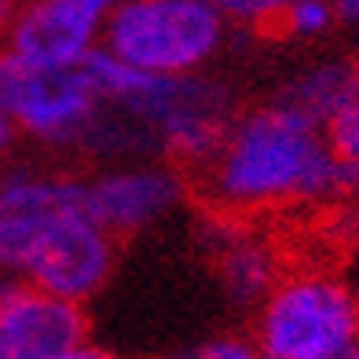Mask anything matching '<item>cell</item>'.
Segmentation results:
<instances>
[{
	"label": "cell",
	"mask_w": 359,
	"mask_h": 359,
	"mask_svg": "<svg viewBox=\"0 0 359 359\" xmlns=\"http://www.w3.org/2000/svg\"><path fill=\"white\" fill-rule=\"evenodd\" d=\"M118 264V238L88 209L85 176L19 161L0 169V275L85 304Z\"/></svg>",
	"instance_id": "6da1fadb"
},
{
	"label": "cell",
	"mask_w": 359,
	"mask_h": 359,
	"mask_svg": "<svg viewBox=\"0 0 359 359\" xmlns=\"http://www.w3.org/2000/svg\"><path fill=\"white\" fill-rule=\"evenodd\" d=\"M191 180L209 209L246 220L341 198L337 161L323 128L279 100L235 114Z\"/></svg>",
	"instance_id": "7a4b0ae2"
},
{
	"label": "cell",
	"mask_w": 359,
	"mask_h": 359,
	"mask_svg": "<svg viewBox=\"0 0 359 359\" xmlns=\"http://www.w3.org/2000/svg\"><path fill=\"white\" fill-rule=\"evenodd\" d=\"M260 359H330L359 345V297L326 271H290L257 304Z\"/></svg>",
	"instance_id": "3957f363"
},
{
	"label": "cell",
	"mask_w": 359,
	"mask_h": 359,
	"mask_svg": "<svg viewBox=\"0 0 359 359\" xmlns=\"http://www.w3.org/2000/svg\"><path fill=\"white\" fill-rule=\"evenodd\" d=\"M224 37L227 19L213 0H118L103 48L143 74H202Z\"/></svg>",
	"instance_id": "277c9868"
},
{
	"label": "cell",
	"mask_w": 359,
	"mask_h": 359,
	"mask_svg": "<svg viewBox=\"0 0 359 359\" xmlns=\"http://www.w3.org/2000/svg\"><path fill=\"white\" fill-rule=\"evenodd\" d=\"M103 110L81 62L55 67L0 44V118L15 136H29L55 151H81Z\"/></svg>",
	"instance_id": "5b68a950"
},
{
	"label": "cell",
	"mask_w": 359,
	"mask_h": 359,
	"mask_svg": "<svg viewBox=\"0 0 359 359\" xmlns=\"http://www.w3.org/2000/svg\"><path fill=\"white\" fill-rule=\"evenodd\" d=\"M187 172L165 158H125L85 176L88 209L114 238L140 235L172 217L187 198Z\"/></svg>",
	"instance_id": "8992f818"
},
{
	"label": "cell",
	"mask_w": 359,
	"mask_h": 359,
	"mask_svg": "<svg viewBox=\"0 0 359 359\" xmlns=\"http://www.w3.org/2000/svg\"><path fill=\"white\" fill-rule=\"evenodd\" d=\"M81 337H88V319L77 301L0 275V359H48Z\"/></svg>",
	"instance_id": "52a82bcc"
},
{
	"label": "cell",
	"mask_w": 359,
	"mask_h": 359,
	"mask_svg": "<svg viewBox=\"0 0 359 359\" xmlns=\"http://www.w3.org/2000/svg\"><path fill=\"white\" fill-rule=\"evenodd\" d=\"M118 0H29L19 4L8 48L26 59L70 67L103 44V29Z\"/></svg>",
	"instance_id": "ba28073f"
},
{
	"label": "cell",
	"mask_w": 359,
	"mask_h": 359,
	"mask_svg": "<svg viewBox=\"0 0 359 359\" xmlns=\"http://www.w3.org/2000/svg\"><path fill=\"white\" fill-rule=\"evenodd\" d=\"M205 250L213 257V271L227 293V301L257 308L283 279V257L268 235L253 231L246 217H227L209 209L202 227Z\"/></svg>",
	"instance_id": "9c48e42d"
},
{
	"label": "cell",
	"mask_w": 359,
	"mask_h": 359,
	"mask_svg": "<svg viewBox=\"0 0 359 359\" xmlns=\"http://www.w3.org/2000/svg\"><path fill=\"white\" fill-rule=\"evenodd\" d=\"M355 95H359L355 62L326 59V62H316V67L293 74L279 88L275 100H279L283 107H290L293 114H301L304 121H312V125L323 128L337 110H345Z\"/></svg>",
	"instance_id": "30bf717a"
},
{
	"label": "cell",
	"mask_w": 359,
	"mask_h": 359,
	"mask_svg": "<svg viewBox=\"0 0 359 359\" xmlns=\"http://www.w3.org/2000/svg\"><path fill=\"white\" fill-rule=\"evenodd\" d=\"M323 136L337 161V194L359 198V95L323 125Z\"/></svg>",
	"instance_id": "8fae6325"
},
{
	"label": "cell",
	"mask_w": 359,
	"mask_h": 359,
	"mask_svg": "<svg viewBox=\"0 0 359 359\" xmlns=\"http://www.w3.org/2000/svg\"><path fill=\"white\" fill-rule=\"evenodd\" d=\"M337 11L330 0H293V4L279 15L275 29L286 37H323L334 26Z\"/></svg>",
	"instance_id": "7c38bea8"
},
{
	"label": "cell",
	"mask_w": 359,
	"mask_h": 359,
	"mask_svg": "<svg viewBox=\"0 0 359 359\" xmlns=\"http://www.w3.org/2000/svg\"><path fill=\"white\" fill-rule=\"evenodd\" d=\"M213 4L227 22L253 26V29H275L279 15L293 4V0H213Z\"/></svg>",
	"instance_id": "4fadbf2b"
},
{
	"label": "cell",
	"mask_w": 359,
	"mask_h": 359,
	"mask_svg": "<svg viewBox=\"0 0 359 359\" xmlns=\"http://www.w3.org/2000/svg\"><path fill=\"white\" fill-rule=\"evenodd\" d=\"M158 359H260L253 337H238V334H217V337H205L191 348H180L169 355H158Z\"/></svg>",
	"instance_id": "5bb4252c"
},
{
	"label": "cell",
	"mask_w": 359,
	"mask_h": 359,
	"mask_svg": "<svg viewBox=\"0 0 359 359\" xmlns=\"http://www.w3.org/2000/svg\"><path fill=\"white\" fill-rule=\"evenodd\" d=\"M48 359H121V355L114 352V348H107V345H95V341L81 337V341H74V345L52 352Z\"/></svg>",
	"instance_id": "9a60e30c"
},
{
	"label": "cell",
	"mask_w": 359,
	"mask_h": 359,
	"mask_svg": "<svg viewBox=\"0 0 359 359\" xmlns=\"http://www.w3.org/2000/svg\"><path fill=\"white\" fill-rule=\"evenodd\" d=\"M15 11H19V4H15V0H0V44H8L11 22H15Z\"/></svg>",
	"instance_id": "2e32d148"
},
{
	"label": "cell",
	"mask_w": 359,
	"mask_h": 359,
	"mask_svg": "<svg viewBox=\"0 0 359 359\" xmlns=\"http://www.w3.org/2000/svg\"><path fill=\"white\" fill-rule=\"evenodd\" d=\"M334 11H337V19H345V22H359V0H330Z\"/></svg>",
	"instance_id": "e0dca14e"
},
{
	"label": "cell",
	"mask_w": 359,
	"mask_h": 359,
	"mask_svg": "<svg viewBox=\"0 0 359 359\" xmlns=\"http://www.w3.org/2000/svg\"><path fill=\"white\" fill-rule=\"evenodd\" d=\"M11 140H15V133H11V125H8L4 118H0V154H4L8 147H11Z\"/></svg>",
	"instance_id": "ac0fdd59"
},
{
	"label": "cell",
	"mask_w": 359,
	"mask_h": 359,
	"mask_svg": "<svg viewBox=\"0 0 359 359\" xmlns=\"http://www.w3.org/2000/svg\"><path fill=\"white\" fill-rule=\"evenodd\" d=\"M330 359H359V345H352V348H345V352H337V355H330Z\"/></svg>",
	"instance_id": "d6986e66"
},
{
	"label": "cell",
	"mask_w": 359,
	"mask_h": 359,
	"mask_svg": "<svg viewBox=\"0 0 359 359\" xmlns=\"http://www.w3.org/2000/svg\"><path fill=\"white\" fill-rule=\"evenodd\" d=\"M355 70H359V55H355Z\"/></svg>",
	"instance_id": "ffe728a7"
}]
</instances>
